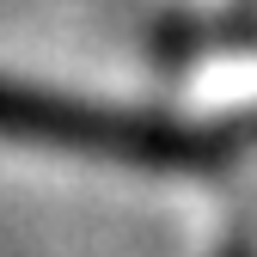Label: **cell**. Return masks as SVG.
Returning <instances> with one entry per match:
<instances>
[{"label":"cell","instance_id":"obj_1","mask_svg":"<svg viewBox=\"0 0 257 257\" xmlns=\"http://www.w3.org/2000/svg\"><path fill=\"white\" fill-rule=\"evenodd\" d=\"M0 128L13 135H37V141H68L86 153H116V159H141V166H208L227 153L220 135H196V128H172L153 116H116V110H92L68 98H43V92H0Z\"/></svg>","mask_w":257,"mask_h":257},{"label":"cell","instance_id":"obj_2","mask_svg":"<svg viewBox=\"0 0 257 257\" xmlns=\"http://www.w3.org/2000/svg\"><path fill=\"white\" fill-rule=\"evenodd\" d=\"M227 257H251V245H245V239H239V245H233V251H227Z\"/></svg>","mask_w":257,"mask_h":257}]
</instances>
